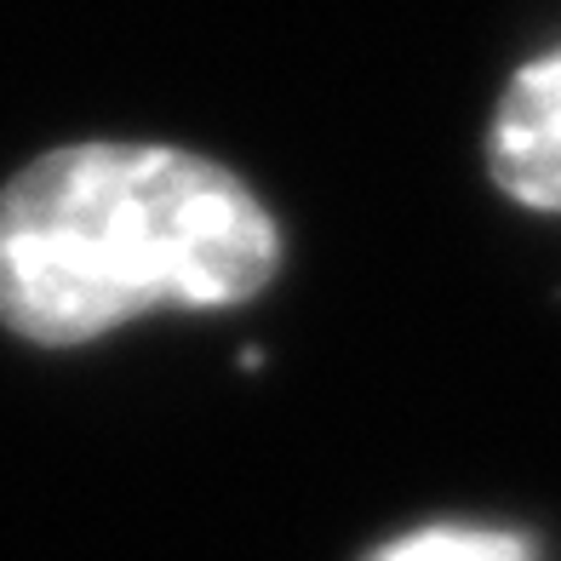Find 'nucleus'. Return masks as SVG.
Masks as SVG:
<instances>
[{"instance_id": "obj_1", "label": "nucleus", "mask_w": 561, "mask_h": 561, "mask_svg": "<svg viewBox=\"0 0 561 561\" xmlns=\"http://www.w3.org/2000/svg\"><path fill=\"white\" fill-rule=\"evenodd\" d=\"M275 270L264 201L190 149L69 144L0 190V321L30 344H87L144 310H229Z\"/></svg>"}, {"instance_id": "obj_2", "label": "nucleus", "mask_w": 561, "mask_h": 561, "mask_svg": "<svg viewBox=\"0 0 561 561\" xmlns=\"http://www.w3.org/2000/svg\"><path fill=\"white\" fill-rule=\"evenodd\" d=\"M488 167L499 190L527 213H561V46L516 69L504 87Z\"/></svg>"}, {"instance_id": "obj_3", "label": "nucleus", "mask_w": 561, "mask_h": 561, "mask_svg": "<svg viewBox=\"0 0 561 561\" xmlns=\"http://www.w3.org/2000/svg\"><path fill=\"white\" fill-rule=\"evenodd\" d=\"M367 561H539L522 533L504 527H465V522H436L419 533H401Z\"/></svg>"}]
</instances>
